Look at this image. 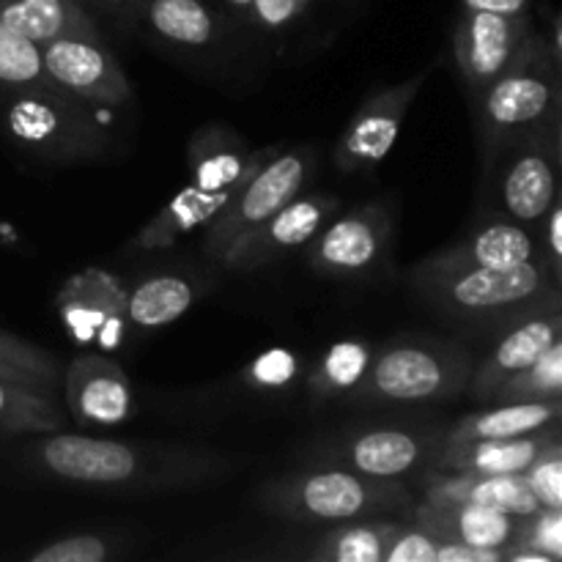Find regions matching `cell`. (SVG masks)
I'll use <instances>...</instances> for the list:
<instances>
[{
	"mask_svg": "<svg viewBox=\"0 0 562 562\" xmlns=\"http://www.w3.org/2000/svg\"><path fill=\"white\" fill-rule=\"evenodd\" d=\"M434 554H437V538L412 521L409 527H395L384 562H434Z\"/></svg>",
	"mask_w": 562,
	"mask_h": 562,
	"instance_id": "obj_38",
	"label": "cell"
},
{
	"mask_svg": "<svg viewBox=\"0 0 562 562\" xmlns=\"http://www.w3.org/2000/svg\"><path fill=\"white\" fill-rule=\"evenodd\" d=\"M562 401H499L494 409L475 412L445 431V442H472V439H516L527 434L560 428Z\"/></svg>",
	"mask_w": 562,
	"mask_h": 562,
	"instance_id": "obj_23",
	"label": "cell"
},
{
	"mask_svg": "<svg viewBox=\"0 0 562 562\" xmlns=\"http://www.w3.org/2000/svg\"><path fill=\"white\" fill-rule=\"evenodd\" d=\"M318 154L313 146L278 148L272 157L263 159L234 192L223 212L203 228V252L212 261H223L225 252L247 234L272 217L278 209L294 201L307 190L316 176Z\"/></svg>",
	"mask_w": 562,
	"mask_h": 562,
	"instance_id": "obj_7",
	"label": "cell"
},
{
	"mask_svg": "<svg viewBox=\"0 0 562 562\" xmlns=\"http://www.w3.org/2000/svg\"><path fill=\"white\" fill-rule=\"evenodd\" d=\"M64 401L75 423L86 431H108L132 420L135 395L130 376L104 355H80L64 368Z\"/></svg>",
	"mask_w": 562,
	"mask_h": 562,
	"instance_id": "obj_15",
	"label": "cell"
},
{
	"mask_svg": "<svg viewBox=\"0 0 562 562\" xmlns=\"http://www.w3.org/2000/svg\"><path fill=\"white\" fill-rule=\"evenodd\" d=\"M445 448V431L415 426L366 428L344 434L318 448L316 464L346 467L376 481H401L406 475H426L437 467Z\"/></svg>",
	"mask_w": 562,
	"mask_h": 562,
	"instance_id": "obj_9",
	"label": "cell"
},
{
	"mask_svg": "<svg viewBox=\"0 0 562 562\" xmlns=\"http://www.w3.org/2000/svg\"><path fill=\"white\" fill-rule=\"evenodd\" d=\"M521 516L483 508L472 503H423L415 510V525L431 532L437 541H459L477 549H505L516 541Z\"/></svg>",
	"mask_w": 562,
	"mask_h": 562,
	"instance_id": "obj_19",
	"label": "cell"
},
{
	"mask_svg": "<svg viewBox=\"0 0 562 562\" xmlns=\"http://www.w3.org/2000/svg\"><path fill=\"white\" fill-rule=\"evenodd\" d=\"M97 104L82 102L58 86L11 91L5 104V130L27 151L53 162L93 159L110 146Z\"/></svg>",
	"mask_w": 562,
	"mask_h": 562,
	"instance_id": "obj_6",
	"label": "cell"
},
{
	"mask_svg": "<svg viewBox=\"0 0 562 562\" xmlns=\"http://www.w3.org/2000/svg\"><path fill=\"white\" fill-rule=\"evenodd\" d=\"M302 373H305L302 357H296L291 349H269L245 368L241 379L252 390L278 393V390H289L291 384L300 382Z\"/></svg>",
	"mask_w": 562,
	"mask_h": 562,
	"instance_id": "obj_35",
	"label": "cell"
},
{
	"mask_svg": "<svg viewBox=\"0 0 562 562\" xmlns=\"http://www.w3.org/2000/svg\"><path fill=\"white\" fill-rule=\"evenodd\" d=\"M527 434L516 439H472V442H445L434 470L477 472V475H521L530 461L541 453L543 445L558 434Z\"/></svg>",
	"mask_w": 562,
	"mask_h": 562,
	"instance_id": "obj_22",
	"label": "cell"
},
{
	"mask_svg": "<svg viewBox=\"0 0 562 562\" xmlns=\"http://www.w3.org/2000/svg\"><path fill=\"white\" fill-rule=\"evenodd\" d=\"M393 214L384 203H366L335 214L305 245L307 263L327 278H362L387 256Z\"/></svg>",
	"mask_w": 562,
	"mask_h": 562,
	"instance_id": "obj_10",
	"label": "cell"
},
{
	"mask_svg": "<svg viewBox=\"0 0 562 562\" xmlns=\"http://www.w3.org/2000/svg\"><path fill=\"white\" fill-rule=\"evenodd\" d=\"M532 22L525 14H497V11L464 9L453 31L456 66L464 77L467 91H477L503 75L521 55Z\"/></svg>",
	"mask_w": 562,
	"mask_h": 562,
	"instance_id": "obj_14",
	"label": "cell"
},
{
	"mask_svg": "<svg viewBox=\"0 0 562 562\" xmlns=\"http://www.w3.org/2000/svg\"><path fill=\"white\" fill-rule=\"evenodd\" d=\"M470 108L483 165H488L516 137L562 119L560 55L532 31L503 75L470 91Z\"/></svg>",
	"mask_w": 562,
	"mask_h": 562,
	"instance_id": "obj_3",
	"label": "cell"
},
{
	"mask_svg": "<svg viewBox=\"0 0 562 562\" xmlns=\"http://www.w3.org/2000/svg\"><path fill=\"white\" fill-rule=\"evenodd\" d=\"M126 554V538L108 532H77L55 538L42 549L27 554L31 562H108Z\"/></svg>",
	"mask_w": 562,
	"mask_h": 562,
	"instance_id": "obj_34",
	"label": "cell"
},
{
	"mask_svg": "<svg viewBox=\"0 0 562 562\" xmlns=\"http://www.w3.org/2000/svg\"><path fill=\"white\" fill-rule=\"evenodd\" d=\"M395 527L398 525L384 519L338 521V527L318 536L302 558L313 562H384Z\"/></svg>",
	"mask_w": 562,
	"mask_h": 562,
	"instance_id": "obj_27",
	"label": "cell"
},
{
	"mask_svg": "<svg viewBox=\"0 0 562 562\" xmlns=\"http://www.w3.org/2000/svg\"><path fill=\"white\" fill-rule=\"evenodd\" d=\"M434 562H505V552H499V549H477L459 541H437Z\"/></svg>",
	"mask_w": 562,
	"mask_h": 562,
	"instance_id": "obj_41",
	"label": "cell"
},
{
	"mask_svg": "<svg viewBox=\"0 0 562 562\" xmlns=\"http://www.w3.org/2000/svg\"><path fill=\"white\" fill-rule=\"evenodd\" d=\"M99 3L110 5V9H115V11H132L137 3H140V0H99Z\"/></svg>",
	"mask_w": 562,
	"mask_h": 562,
	"instance_id": "obj_44",
	"label": "cell"
},
{
	"mask_svg": "<svg viewBox=\"0 0 562 562\" xmlns=\"http://www.w3.org/2000/svg\"><path fill=\"white\" fill-rule=\"evenodd\" d=\"M426 475H431V481L423 503H472L514 516H527L541 508L525 475H477V472L445 470H428Z\"/></svg>",
	"mask_w": 562,
	"mask_h": 562,
	"instance_id": "obj_20",
	"label": "cell"
},
{
	"mask_svg": "<svg viewBox=\"0 0 562 562\" xmlns=\"http://www.w3.org/2000/svg\"><path fill=\"white\" fill-rule=\"evenodd\" d=\"M0 86L9 91L53 86L44 69L42 47L3 22H0Z\"/></svg>",
	"mask_w": 562,
	"mask_h": 562,
	"instance_id": "obj_32",
	"label": "cell"
},
{
	"mask_svg": "<svg viewBox=\"0 0 562 562\" xmlns=\"http://www.w3.org/2000/svg\"><path fill=\"white\" fill-rule=\"evenodd\" d=\"M64 428L66 412L60 409L55 395L0 379V434L38 437V434L64 431Z\"/></svg>",
	"mask_w": 562,
	"mask_h": 562,
	"instance_id": "obj_30",
	"label": "cell"
},
{
	"mask_svg": "<svg viewBox=\"0 0 562 562\" xmlns=\"http://www.w3.org/2000/svg\"><path fill=\"white\" fill-rule=\"evenodd\" d=\"M521 475L541 508H562V448L558 434L543 445L541 453L530 461Z\"/></svg>",
	"mask_w": 562,
	"mask_h": 562,
	"instance_id": "obj_37",
	"label": "cell"
},
{
	"mask_svg": "<svg viewBox=\"0 0 562 562\" xmlns=\"http://www.w3.org/2000/svg\"><path fill=\"white\" fill-rule=\"evenodd\" d=\"M428 258L437 263H472V267L508 269L543 258V247L541 239L536 236V228L510 223L505 217H494L456 247L439 250Z\"/></svg>",
	"mask_w": 562,
	"mask_h": 562,
	"instance_id": "obj_21",
	"label": "cell"
},
{
	"mask_svg": "<svg viewBox=\"0 0 562 562\" xmlns=\"http://www.w3.org/2000/svg\"><path fill=\"white\" fill-rule=\"evenodd\" d=\"M530 0H464V9L497 11V14H525Z\"/></svg>",
	"mask_w": 562,
	"mask_h": 562,
	"instance_id": "obj_42",
	"label": "cell"
},
{
	"mask_svg": "<svg viewBox=\"0 0 562 562\" xmlns=\"http://www.w3.org/2000/svg\"><path fill=\"white\" fill-rule=\"evenodd\" d=\"M472 373L470 351L445 340H398L373 355L351 390L360 404H434L459 395Z\"/></svg>",
	"mask_w": 562,
	"mask_h": 562,
	"instance_id": "obj_5",
	"label": "cell"
},
{
	"mask_svg": "<svg viewBox=\"0 0 562 562\" xmlns=\"http://www.w3.org/2000/svg\"><path fill=\"white\" fill-rule=\"evenodd\" d=\"M538 228H541L543 258H547L549 267L560 274V267H562V203L560 201L549 209V214L541 220Z\"/></svg>",
	"mask_w": 562,
	"mask_h": 562,
	"instance_id": "obj_40",
	"label": "cell"
},
{
	"mask_svg": "<svg viewBox=\"0 0 562 562\" xmlns=\"http://www.w3.org/2000/svg\"><path fill=\"white\" fill-rule=\"evenodd\" d=\"M562 395V340L549 346L536 362L499 384L497 401H549Z\"/></svg>",
	"mask_w": 562,
	"mask_h": 562,
	"instance_id": "obj_33",
	"label": "cell"
},
{
	"mask_svg": "<svg viewBox=\"0 0 562 562\" xmlns=\"http://www.w3.org/2000/svg\"><path fill=\"white\" fill-rule=\"evenodd\" d=\"M223 3L234 16H250L252 0H223Z\"/></svg>",
	"mask_w": 562,
	"mask_h": 562,
	"instance_id": "obj_43",
	"label": "cell"
},
{
	"mask_svg": "<svg viewBox=\"0 0 562 562\" xmlns=\"http://www.w3.org/2000/svg\"><path fill=\"white\" fill-rule=\"evenodd\" d=\"M280 146H267L252 151L245 137L236 135L225 124H203L187 143L192 187L203 192L231 195L258 165L272 157Z\"/></svg>",
	"mask_w": 562,
	"mask_h": 562,
	"instance_id": "obj_17",
	"label": "cell"
},
{
	"mask_svg": "<svg viewBox=\"0 0 562 562\" xmlns=\"http://www.w3.org/2000/svg\"><path fill=\"white\" fill-rule=\"evenodd\" d=\"M38 47L47 77L60 91L108 110L132 99L130 80L99 33H66Z\"/></svg>",
	"mask_w": 562,
	"mask_h": 562,
	"instance_id": "obj_12",
	"label": "cell"
},
{
	"mask_svg": "<svg viewBox=\"0 0 562 562\" xmlns=\"http://www.w3.org/2000/svg\"><path fill=\"white\" fill-rule=\"evenodd\" d=\"M562 119L516 137L486 170H494V201L499 217L538 228L560 201V135Z\"/></svg>",
	"mask_w": 562,
	"mask_h": 562,
	"instance_id": "obj_8",
	"label": "cell"
},
{
	"mask_svg": "<svg viewBox=\"0 0 562 562\" xmlns=\"http://www.w3.org/2000/svg\"><path fill=\"white\" fill-rule=\"evenodd\" d=\"M516 549H530L543 554L549 562H562V508H538L521 516Z\"/></svg>",
	"mask_w": 562,
	"mask_h": 562,
	"instance_id": "obj_36",
	"label": "cell"
},
{
	"mask_svg": "<svg viewBox=\"0 0 562 562\" xmlns=\"http://www.w3.org/2000/svg\"><path fill=\"white\" fill-rule=\"evenodd\" d=\"M373 349L371 340L362 338H346L338 340V344L329 346L313 368L307 371L305 384L307 393L316 401H329L340 398V395H349L357 384L366 379L368 368H371Z\"/></svg>",
	"mask_w": 562,
	"mask_h": 562,
	"instance_id": "obj_29",
	"label": "cell"
},
{
	"mask_svg": "<svg viewBox=\"0 0 562 562\" xmlns=\"http://www.w3.org/2000/svg\"><path fill=\"white\" fill-rule=\"evenodd\" d=\"M505 329H508V333L494 344V349L483 357L481 366H472L467 387H470V393L481 401L494 398L499 384L508 382V379L516 376L519 371H525V368L530 366V362H536L549 346L558 344L562 335V313H532V316L508 324Z\"/></svg>",
	"mask_w": 562,
	"mask_h": 562,
	"instance_id": "obj_18",
	"label": "cell"
},
{
	"mask_svg": "<svg viewBox=\"0 0 562 562\" xmlns=\"http://www.w3.org/2000/svg\"><path fill=\"white\" fill-rule=\"evenodd\" d=\"M0 22L36 44L66 33H99L80 0H0Z\"/></svg>",
	"mask_w": 562,
	"mask_h": 562,
	"instance_id": "obj_26",
	"label": "cell"
},
{
	"mask_svg": "<svg viewBox=\"0 0 562 562\" xmlns=\"http://www.w3.org/2000/svg\"><path fill=\"white\" fill-rule=\"evenodd\" d=\"M22 461L47 481L132 494L198 488L236 470V461L223 450L64 431L33 437L22 448Z\"/></svg>",
	"mask_w": 562,
	"mask_h": 562,
	"instance_id": "obj_1",
	"label": "cell"
},
{
	"mask_svg": "<svg viewBox=\"0 0 562 562\" xmlns=\"http://www.w3.org/2000/svg\"><path fill=\"white\" fill-rule=\"evenodd\" d=\"M55 305L77 346H115L126 333V289L115 274L102 269L71 274L60 285Z\"/></svg>",
	"mask_w": 562,
	"mask_h": 562,
	"instance_id": "obj_16",
	"label": "cell"
},
{
	"mask_svg": "<svg viewBox=\"0 0 562 562\" xmlns=\"http://www.w3.org/2000/svg\"><path fill=\"white\" fill-rule=\"evenodd\" d=\"M340 212V198L327 192H302L283 209L247 231L220 263L236 272H252L267 263L291 256L305 247L335 214Z\"/></svg>",
	"mask_w": 562,
	"mask_h": 562,
	"instance_id": "obj_13",
	"label": "cell"
},
{
	"mask_svg": "<svg viewBox=\"0 0 562 562\" xmlns=\"http://www.w3.org/2000/svg\"><path fill=\"white\" fill-rule=\"evenodd\" d=\"M198 300V289L184 274H151L126 291V329L154 333L184 316Z\"/></svg>",
	"mask_w": 562,
	"mask_h": 562,
	"instance_id": "obj_25",
	"label": "cell"
},
{
	"mask_svg": "<svg viewBox=\"0 0 562 562\" xmlns=\"http://www.w3.org/2000/svg\"><path fill=\"white\" fill-rule=\"evenodd\" d=\"M231 195H217V192H203L198 187L187 184L143 225L132 239V250H168L184 234L198 228H206Z\"/></svg>",
	"mask_w": 562,
	"mask_h": 562,
	"instance_id": "obj_24",
	"label": "cell"
},
{
	"mask_svg": "<svg viewBox=\"0 0 562 562\" xmlns=\"http://www.w3.org/2000/svg\"><path fill=\"white\" fill-rule=\"evenodd\" d=\"M261 505L269 514L300 525H338L395 514L409 505V494L398 481H376L346 467L318 464L267 483Z\"/></svg>",
	"mask_w": 562,
	"mask_h": 562,
	"instance_id": "obj_4",
	"label": "cell"
},
{
	"mask_svg": "<svg viewBox=\"0 0 562 562\" xmlns=\"http://www.w3.org/2000/svg\"><path fill=\"white\" fill-rule=\"evenodd\" d=\"M409 285L426 305L470 324L508 327L532 313L560 311V274L547 258L508 269L426 258L409 272Z\"/></svg>",
	"mask_w": 562,
	"mask_h": 562,
	"instance_id": "obj_2",
	"label": "cell"
},
{
	"mask_svg": "<svg viewBox=\"0 0 562 562\" xmlns=\"http://www.w3.org/2000/svg\"><path fill=\"white\" fill-rule=\"evenodd\" d=\"M431 71L434 66H426L409 80H401L395 86L371 93L357 108V113L351 115V121L335 143L333 159L340 173H360V170L376 168L393 151L401 124H404L406 113L412 110Z\"/></svg>",
	"mask_w": 562,
	"mask_h": 562,
	"instance_id": "obj_11",
	"label": "cell"
},
{
	"mask_svg": "<svg viewBox=\"0 0 562 562\" xmlns=\"http://www.w3.org/2000/svg\"><path fill=\"white\" fill-rule=\"evenodd\" d=\"M146 22L162 42L179 49L209 47L220 36V20L203 0H148Z\"/></svg>",
	"mask_w": 562,
	"mask_h": 562,
	"instance_id": "obj_28",
	"label": "cell"
},
{
	"mask_svg": "<svg viewBox=\"0 0 562 562\" xmlns=\"http://www.w3.org/2000/svg\"><path fill=\"white\" fill-rule=\"evenodd\" d=\"M311 0H252L250 20L267 33H283L307 11Z\"/></svg>",
	"mask_w": 562,
	"mask_h": 562,
	"instance_id": "obj_39",
	"label": "cell"
},
{
	"mask_svg": "<svg viewBox=\"0 0 562 562\" xmlns=\"http://www.w3.org/2000/svg\"><path fill=\"white\" fill-rule=\"evenodd\" d=\"M0 379L27 384L42 393L58 395L64 368L42 346L0 329Z\"/></svg>",
	"mask_w": 562,
	"mask_h": 562,
	"instance_id": "obj_31",
	"label": "cell"
}]
</instances>
